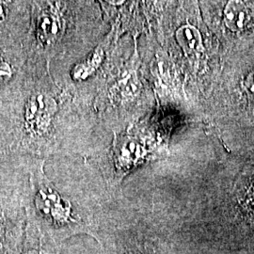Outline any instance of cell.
Returning <instances> with one entry per match:
<instances>
[{"label":"cell","instance_id":"6da1fadb","mask_svg":"<svg viewBox=\"0 0 254 254\" xmlns=\"http://www.w3.org/2000/svg\"><path fill=\"white\" fill-rule=\"evenodd\" d=\"M35 206L46 227L44 232L52 240L63 241L80 232L77 221L72 217L71 204L50 188H43L37 193Z\"/></svg>","mask_w":254,"mask_h":254},{"label":"cell","instance_id":"7a4b0ae2","mask_svg":"<svg viewBox=\"0 0 254 254\" xmlns=\"http://www.w3.org/2000/svg\"><path fill=\"white\" fill-rule=\"evenodd\" d=\"M225 24L235 32H243L254 26V6L242 1H231L224 11Z\"/></svg>","mask_w":254,"mask_h":254},{"label":"cell","instance_id":"3957f363","mask_svg":"<svg viewBox=\"0 0 254 254\" xmlns=\"http://www.w3.org/2000/svg\"><path fill=\"white\" fill-rule=\"evenodd\" d=\"M54 101L45 95L33 96L27 102L26 119L36 131H43L48 127L50 118L55 112Z\"/></svg>","mask_w":254,"mask_h":254},{"label":"cell","instance_id":"277c9868","mask_svg":"<svg viewBox=\"0 0 254 254\" xmlns=\"http://www.w3.org/2000/svg\"><path fill=\"white\" fill-rule=\"evenodd\" d=\"M116 166L127 171L134 167L141 158L142 149L133 140H124L115 148Z\"/></svg>","mask_w":254,"mask_h":254},{"label":"cell","instance_id":"5b68a950","mask_svg":"<svg viewBox=\"0 0 254 254\" xmlns=\"http://www.w3.org/2000/svg\"><path fill=\"white\" fill-rule=\"evenodd\" d=\"M176 38L184 51L189 56H197L203 50L202 39L197 28L184 26L176 32Z\"/></svg>","mask_w":254,"mask_h":254},{"label":"cell","instance_id":"8992f818","mask_svg":"<svg viewBox=\"0 0 254 254\" xmlns=\"http://www.w3.org/2000/svg\"><path fill=\"white\" fill-rule=\"evenodd\" d=\"M59 30V25L55 17L52 16H44L40 21V35L42 41L53 40Z\"/></svg>","mask_w":254,"mask_h":254},{"label":"cell","instance_id":"52a82bcc","mask_svg":"<svg viewBox=\"0 0 254 254\" xmlns=\"http://www.w3.org/2000/svg\"><path fill=\"white\" fill-rule=\"evenodd\" d=\"M245 89L249 97L254 101V71L247 76L245 80Z\"/></svg>","mask_w":254,"mask_h":254},{"label":"cell","instance_id":"ba28073f","mask_svg":"<svg viewBox=\"0 0 254 254\" xmlns=\"http://www.w3.org/2000/svg\"><path fill=\"white\" fill-rule=\"evenodd\" d=\"M4 3L3 2H0V19L3 18L5 16V13H4Z\"/></svg>","mask_w":254,"mask_h":254}]
</instances>
